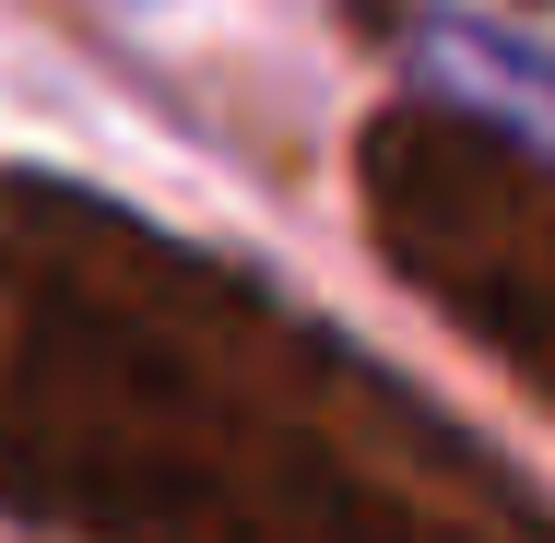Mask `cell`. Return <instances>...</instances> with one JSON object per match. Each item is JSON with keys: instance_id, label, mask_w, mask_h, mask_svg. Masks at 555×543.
I'll use <instances>...</instances> for the list:
<instances>
[{"instance_id": "cell-1", "label": "cell", "mask_w": 555, "mask_h": 543, "mask_svg": "<svg viewBox=\"0 0 555 543\" xmlns=\"http://www.w3.org/2000/svg\"><path fill=\"white\" fill-rule=\"evenodd\" d=\"M414 72L438 83L449 107H473V118H496L508 142L555 154V60L544 48L496 36V24H473V12H426V24H414Z\"/></svg>"}]
</instances>
